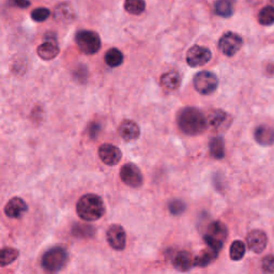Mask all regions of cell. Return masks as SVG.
Here are the masks:
<instances>
[{
	"label": "cell",
	"instance_id": "obj_1",
	"mask_svg": "<svg viewBox=\"0 0 274 274\" xmlns=\"http://www.w3.org/2000/svg\"><path fill=\"white\" fill-rule=\"evenodd\" d=\"M177 122L179 129L189 136L201 135L208 127L207 118L195 107L182 108L178 114Z\"/></svg>",
	"mask_w": 274,
	"mask_h": 274
},
{
	"label": "cell",
	"instance_id": "obj_2",
	"mask_svg": "<svg viewBox=\"0 0 274 274\" xmlns=\"http://www.w3.org/2000/svg\"><path fill=\"white\" fill-rule=\"evenodd\" d=\"M78 217L86 222L100 220L105 213V206L102 198L95 194H86L79 198L76 204Z\"/></svg>",
	"mask_w": 274,
	"mask_h": 274
},
{
	"label": "cell",
	"instance_id": "obj_3",
	"mask_svg": "<svg viewBox=\"0 0 274 274\" xmlns=\"http://www.w3.org/2000/svg\"><path fill=\"white\" fill-rule=\"evenodd\" d=\"M68 252L63 248H53L43 254L41 265L47 272H58L68 262Z\"/></svg>",
	"mask_w": 274,
	"mask_h": 274
},
{
	"label": "cell",
	"instance_id": "obj_4",
	"mask_svg": "<svg viewBox=\"0 0 274 274\" xmlns=\"http://www.w3.org/2000/svg\"><path fill=\"white\" fill-rule=\"evenodd\" d=\"M75 41L79 49L87 55L97 54L102 46L99 34L91 30H79L75 35Z\"/></svg>",
	"mask_w": 274,
	"mask_h": 274
},
{
	"label": "cell",
	"instance_id": "obj_5",
	"mask_svg": "<svg viewBox=\"0 0 274 274\" xmlns=\"http://www.w3.org/2000/svg\"><path fill=\"white\" fill-rule=\"evenodd\" d=\"M193 84L197 92L204 95H209L217 90L219 86V79L214 73L209 71H202L194 76Z\"/></svg>",
	"mask_w": 274,
	"mask_h": 274
},
{
	"label": "cell",
	"instance_id": "obj_6",
	"mask_svg": "<svg viewBox=\"0 0 274 274\" xmlns=\"http://www.w3.org/2000/svg\"><path fill=\"white\" fill-rule=\"evenodd\" d=\"M243 41L239 34L228 31L222 35V38L220 39L219 48L225 56L233 57L240 50Z\"/></svg>",
	"mask_w": 274,
	"mask_h": 274
},
{
	"label": "cell",
	"instance_id": "obj_7",
	"mask_svg": "<svg viewBox=\"0 0 274 274\" xmlns=\"http://www.w3.org/2000/svg\"><path fill=\"white\" fill-rule=\"evenodd\" d=\"M120 178L124 184L131 188H139L142 187L144 182V177L140 169L133 163H128L121 167Z\"/></svg>",
	"mask_w": 274,
	"mask_h": 274
},
{
	"label": "cell",
	"instance_id": "obj_8",
	"mask_svg": "<svg viewBox=\"0 0 274 274\" xmlns=\"http://www.w3.org/2000/svg\"><path fill=\"white\" fill-rule=\"evenodd\" d=\"M212 58V53L209 48L194 45L192 46L187 54V62L192 68H197V66H203L208 63Z\"/></svg>",
	"mask_w": 274,
	"mask_h": 274
},
{
	"label": "cell",
	"instance_id": "obj_9",
	"mask_svg": "<svg viewBox=\"0 0 274 274\" xmlns=\"http://www.w3.org/2000/svg\"><path fill=\"white\" fill-rule=\"evenodd\" d=\"M232 117L229 116L224 110L216 109L207 117V122L208 127L214 132H223L226 131L232 124Z\"/></svg>",
	"mask_w": 274,
	"mask_h": 274
},
{
	"label": "cell",
	"instance_id": "obj_10",
	"mask_svg": "<svg viewBox=\"0 0 274 274\" xmlns=\"http://www.w3.org/2000/svg\"><path fill=\"white\" fill-rule=\"evenodd\" d=\"M106 239L110 248L116 251H122L127 246V234L120 225H112L106 233Z\"/></svg>",
	"mask_w": 274,
	"mask_h": 274
},
{
	"label": "cell",
	"instance_id": "obj_11",
	"mask_svg": "<svg viewBox=\"0 0 274 274\" xmlns=\"http://www.w3.org/2000/svg\"><path fill=\"white\" fill-rule=\"evenodd\" d=\"M99 157L105 165L115 166L120 162L122 153L119 148L112 144H103L99 148Z\"/></svg>",
	"mask_w": 274,
	"mask_h": 274
},
{
	"label": "cell",
	"instance_id": "obj_12",
	"mask_svg": "<svg viewBox=\"0 0 274 274\" xmlns=\"http://www.w3.org/2000/svg\"><path fill=\"white\" fill-rule=\"evenodd\" d=\"M247 244L252 252L261 254L268 244V237L261 229H254L247 236Z\"/></svg>",
	"mask_w": 274,
	"mask_h": 274
},
{
	"label": "cell",
	"instance_id": "obj_13",
	"mask_svg": "<svg viewBox=\"0 0 274 274\" xmlns=\"http://www.w3.org/2000/svg\"><path fill=\"white\" fill-rule=\"evenodd\" d=\"M28 210V206L20 197H13L4 207L5 216L10 219H18Z\"/></svg>",
	"mask_w": 274,
	"mask_h": 274
},
{
	"label": "cell",
	"instance_id": "obj_14",
	"mask_svg": "<svg viewBox=\"0 0 274 274\" xmlns=\"http://www.w3.org/2000/svg\"><path fill=\"white\" fill-rule=\"evenodd\" d=\"M118 133L119 135L127 142H132L135 140L140 135V129L139 125L133 120H123L119 128H118Z\"/></svg>",
	"mask_w": 274,
	"mask_h": 274
},
{
	"label": "cell",
	"instance_id": "obj_15",
	"mask_svg": "<svg viewBox=\"0 0 274 274\" xmlns=\"http://www.w3.org/2000/svg\"><path fill=\"white\" fill-rule=\"evenodd\" d=\"M59 49L58 44L56 39H47V41H45L44 43L40 44L39 47L36 48V54L39 55V57L43 60H51V59H54L58 56Z\"/></svg>",
	"mask_w": 274,
	"mask_h": 274
},
{
	"label": "cell",
	"instance_id": "obj_16",
	"mask_svg": "<svg viewBox=\"0 0 274 274\" xmlns=\"http://www.w3.org/2000/svg\"><path fill=\"white\" fill-rule=\"evenodd\" d=\"M228 236V229L224 223L220 221H214L208 226V233L205 235V237L216 240L218 242L224 243Z\"/></svg>",
	"mask_w": 274,
	"mask_h": 274
},
{
	"label": "cell",
	"instance_id": "obj_17",
	"mask_svg": "<svg viewBox=\"0 0 274 274\" xmlns=\"http://www.w3.org/2000/svg\"><path fill=\"white\" fill-rule=\"evenodd\" d=\"M173 265L176 270L180 272H187L191 270L192 267L194 266V259L189 252L180 251L175 255L173 259Z\"/></svg>",
	"mask_w": 274,
	"mask_h": 274
},
{
	"label": "cell",
	"instance_id": "obj_18",
	"mask_svg": "<svg viewBox=\"0 0 274 274\" xmlns=\"http://www.w3.org/2000/svg\"><path fill=\"white\" fill-rule=\"evenodd\" d=\"M255 140L262 146L274 145V129L268 125H261L255 130Z\"/></svg>",
	"mask_w": 274,
	"mask_h": 274
},
{
	"label": "cell",
	"instance_id": "obj_19",
	"mask_svg": "<svg viewBox=\"0 0 274 274\" xmlns=\"http://www.w3.org/2000/svg\"><path fill=\"white\" fill-rule=\"evenodd\" d=\"M218 256L219 252L214 251L211 248L205 249L194 258V266L199 267V268H205V267H208L216 261Z\"/></svg>",
	"mask_w": 274,
	"mask_h": 274
},
{
	"label": "cell",
	"instance_id": "obj_20",
	"mask_svg": "<svg viewBox=\"0 0 274 274\" xmlns=\"http://www.w3.org/2000/svg\"><path fill=\"white\" fill-rule=\"evenodd\" d=\"M161 85L167 90H177L181 85V76L177 71H168L161 76Z\"/></svg>",
	"mask_w": 274,
	"mask_h": 274
},
{
	"label": "cell",
	"instance_id": "obj_21",
	"mask_svg": "<svg viewBox=\"0 0 274 274\" xmlns=\"http://www.w3.org/2000/svg\"><path fill=\"white\" fill-rule=\"evenodd\" d=\"M210 153L214 159L222 160L225 158V143L224 138L221 136L213 137L210 139L209 143Z\"/></svg>",
	"mask_w": 274,
	"mask_h": 274
},
{
	"label": "cell",
	"instance_id": "obj_22",
	"mask_svg": "<svg viewBox=\"0 0 274 274\" xmlns=\"http://www.w3.org/2000/svg\"><path fill=\"white\" fill-rule=\"evenodd\" d=\"M235 0H218L214 3V12L221 17H231L234 14Z\"/></svg>",
	"mask_w": 274,
	"mask_h": 274
},
{
	"label": "cell",
	"instance_id": "obj_23",
	"mask_svg": "<svg viewBox=\"0 0 274 274\" xmlns=\"http://www.w3.org/2000/svg\"><path fill=\"white\" fill-rule=\"evenodd\" d=\"M104 60L110 68H117L123 62V54L118 48H110L106 51Z\"/></svg>",
	"mask_w": 274,
	"mask_h": 274
},
{
	"label": "cell",
	"instance_id": "obj_24",
	"mask_svg": "<svg viewBox=\"0 0 274 274\" xmlns=\"http://www.w3.org/2000/svg\"><path fill=\"white\" fill-rule=\"evenodd\" d=\"M124 10L132 15H140L146 10L145 0H125Z\"/></svg>",
	"mask_w": 274,
	"mask_h": 274
},
{
	"label": "cell",
	"instance_id": "obj_25",
	"mask_svg": "<svg viewBox=\"0 0 274 274\" xmlns=\"http://www.w3.org/2000/svg\"><path fill=\"white\" fill-rule=\"evenodd\" d=\"M94 234V228L89 224H75L72 228V235L76 238H91Z\"/></svg>",
	"mask_w": 274,
	"mask_h": 274
},
{
	"label": "cell",
	"instance_id": "obj_26",
	"mask_svg": "<svg viewBox=\"0 0 274 274\" xmlns=\"http://www.w3.org/2000/svg\"><path fill=\"white\" fill-rule=\"evenodd\" d=\"M246 255V244L240 240H236L232 243L229 250V256L234 262H239Z\"/></svg>",
	"mask_w": 274,
	"mask_h": 274
},
{
	"label": "cell",
	"instance_id": "obj_27",
	"mask_svg": "<svg viewBox=\"0 0 274 274\" xmlns=\"http://www.w3.org/2000/svg\"><path fill=\"white\" fill-rule=\"evenodd\" d=\"M258 21L263 26H271L274 24V6L267 5L258 14Z\"/></svg>",
	"mask_w": 274,
	"mask_h": 274
},
{
	"label": "cell",
	"instance_id": "obj_28",
	"mask_svg": "<svg viewBox=\"0 0 274 274\" xmlns=\"http://www.w3.org/2000/svg\"><path fill=\"white\" fill-rule=\"evenodd\" d=\"M73 16H74V13L71 9V6L66 3L59 4L55 10V18L59 21H62V20L69 21L73 18Z\"/></svg>",
	"mask_w": 274,
	"mask_h": 274
},
{
	"label": "cell",
	"instance_id": "obj_29",
	"mask_svg": "<svg viewBox=\"0 0 274 274\" xmlns=\"http://www.w3.org/2000/svg\"><path fill=\"white\" fill-rule=\"evenodd\" d=\"M19 255V252L13 248H4L1 250V266L5 267L15 262Z\"/></svg>",
	"mask_w": 274,
	"mask_h": 274
},
{
	"label": "cell",
	"instance_id": "obj_30",
	"mask_svg": "<svg viewBox=\"0 0 274 274\" xmlns=\"http://www.w3.org/2000/svg\"><path fill=\"white\" fill-rule=\"evenodd\" d=\"M168 210L173 216H180V214L187 210V205L184 202L180 201V199H174V201L169 203Z\"/></svg>",
	"mask_w": 274,
	"mask_h": 274
},
{
	"label": "cell",
	"instance_id": "obj_31",
	"mask_svg": "<svg viewBox=\"0 0 274 274\" xmlns=\"http://www.w3.org/2000/svg\"><path fill=\"white\" fill-rule=\"evenodd\" d=\"M49 16L50 11L47 8H38L31 12V18L36 21V23L45 21Z\"/></svg>",
	"mask_w": 274,
	"mask_h": 274
},
{
	"label": "cell",
	"instance_id": "obj_32",
	"mask_svg": "<svg viewBox=\"0 0 274 274\" xmlns=\"http://www.w3.org/2000/svg\"><path fill=\"white\" fill-rule=\"evenodd\" d=\"M263 270L268 273H274V255H267L262 262Z\"/></svg>",
	"mask_w": 274,
	"mask_h": 274
},
{
	"label": "cell",
	"instance_id": "obj_33",
	"mask_svg": "<svg viewBox=\"0 0 274 274\" xmlns=\"http://www.w3.org/2000/svg\"><path fill=\"white\" fill-rule=\"evenodd\" d=\"M12 3L14 5H16L17 8H21V9L28 8V6L30 5V1H29V0H12Z\"/></svg>",
	"mask_w": 274,
	"mask_h": 274
},
{
	"label": "cell",
	"instance_id": "obj_34",
	"mask_svg": "<svg viewBox=\"0 0 274 274\" xmlns=\"http://www.w3.org/2000/svg\"><path fill=\"white\" fill-rule=\"evenodd\" d=\"M100 132V125L98 123H91L90 130H89V134H90L92 137H95Z\"/></svg>",
	"mask_w": 274,
	"mask_h": 274
},
{
	"label": "cell",
	"instance_id": "obj_35",
	"mask_svg": "<svg viewBox=\"0 0 274 274\" xmlns=\"http://www.w3.org/2000/svg\"><path fill=\"white\" fill-rule=\"evenodd\" d=\"M270 2H271L272 4H274V0H270Z\"/></svg>",
	"mask_w": 274,
	"mask_h": 274
}]
</instances>
